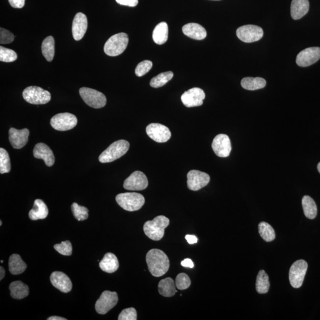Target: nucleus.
I'll return each mask as SVG.
<instances>
[{
    "mask_svg": "<svg viewBox=\"0 0 320 320\" xmlns=\"http://www.w3.org/2000/svg\"><path fill=\"white\" fill-rule=\"evenodd\" d=\"M146 262L148 269L154 276H162L169 269V259L163 251L159 249L154 248L148 251Z\"/></svg>",
    "mask_w": 320,
    "mask_h": 320,
    "instance_id": "obj_1",
    "label": "nucleus"
},
{
    "mask_svg": "<svg viewBox=\"0 0 320 320\" xmlns=\"http://www.w3.org/2000/svg\"><path fill=\"white\" fill-rule=\"evenodd\" d=\"M170 224V220L163 215L156 217L153 221H148L144 225V231L148 238L160 241L164 236L165 229Z\"/></svg>",
    "mask_w": 320,
    "mask_h": 320,
    "instance_id": "obj_2",
    "label": "nucleus"
},
{
    "mask_svg": "<svg viewBox=\"0 0 320 320\" xmlns=\"http://www.w3.org/2000/svg\"><path fill=\"white\" fill-rule=\"evenodd\" d=\"M130 143L125 140H118L114 142L99 157V161L107 163L118 160L128 152Z\"/></svg>",
    "mask_w": 320,
    "mask_h": 320,
    "instance_id": "obj_3",
    "label": "nucleus"
},
{
    "mask_svg": "<svg viewBox=\"0 0 320 320\" xmlns=\"http://www.w3.org/2000/svg\"><path fill=\"white\" fill-rule=\"evenodd\" d=\"M129 38L127 33H119L111 36L104 47V51L108 56H116L121 55L127 48Z\"/></svg>",
    "mask_w": 320,
    "mask_h": 320,
    "instance_id": "obj_4",
    "label": "nucleus"
},
{
    "mask_svg": "<svg viewBox=\"0 0 320 320\" xmlns=\"http://www.w3.org/2000/svg\"><path fill=\"white\" fill-rule=\"evenodd\" d=\"M116 201L123 209L130 212L139 210L145 204L144 197L135 192L120 193L116 196Z\"/></svg>",
    "mask_w": 320,
    "mask_h": 320,
    "instance_id": "obj_5",
    "label": "nucleus"
},
{
    "mask_svg": "<svg viewBox=\"0 0 320 320\" xmlns=\"http://www.w3.org/2000/svg\"><path fill=\"white\" fill-rule=\"evenodd\" d=\"M23 97L28 104L32 105L47 104L51 99L49 91L37 86L26 88L23 92Z\"/></svg>",
    "mask_w": 320,
    "mask_h": 320,
    "instance_id": "obj_6",
    "label": "nucleus"
},
{
    "mask_svg": "<svg viewBox=\"0 0 320 320\" xmlns=\"http://www.w3.org/2000/svg\"><path fill=\"white\" fill-rule=\"evenodd\" d=\"M80 95L88 106L94 108H101L107 105L106 96L100 91L87 87H82L79 90Z\"/></svg>",
    "mask_w": 320,
    "mask_h": 320,
    "instance_id": "obj_7",
    "label": "nucleus"
},
{
    "mask_svg": "<svg viewBox=\"0 0 320 320\" xmlns=\"http://www.w3.org/2000/svg\"><path fill=\"white\" fill-rule=\"evenodd\" d=\"M308 264L304 260H298L291 266L289 273L290 282L294 288L301 287L307 273Z\"/></svg>",
    "mask_w": 320,
    "mask_h": 320,
    "instance_id": "obj_8",
    "label": "nucleus"
},
{
    "mask_svg": "<svg viewBox=\"0 0 320 320\" xmlns=\"http://www.w3.org/2000/svg\"><path fill=\"white\" fill-rule=\"evenodd\" d=\"M77 117L70 113L57 114L51 120V125L53 129L59 131H67L73 129L77 124Z\"/></svg>",
    "mask_w": 320,
    "mask_h": 320,
    "instance_id": "obj_9",
    "label": "nucleus"
},
{
    "mask_svg": "<svg viewBox=\"0 0 320 320\" xmlns=\"http://www.w3.org/2000/svg\"><path fill=\"white\" fill-rule=\"evenodd\" d=\"M236 34L241 41L251 43L261 40L264 36V30L258 26L244 25L237 28Z\"/></svg>",
    "mask_w": 320,
    "mask_h": 320,
    "instance_id": "obj_10",
    "label": "nucleus"
},
{
    "mask_svg": "<svg viewBox=\"0 0 320 320\" xmlns=\"http://www.w3.org/2000/svg\"><path fill=\"white\" fill-rule=\"evenodd\" d=\"M118 302V296L116 292L104 291L96 303L95 308L97 313L100 314L107 313L116 306Z\"/></svg>",
    "mask_w": 320,
    "mask_h": 320,
    "instance_id": "obj_11",
    "label": "nucleus"
},
{
    "mask_svg": "<svg viewBox=\"0 0 320 320\" xmlns=\"http://www.w3.org/2000/svg\"><path fill=\"white\" fill-rule=\"evenodd\" d=\"M187 187L190 190L197 191L209 184L210 176L207 173L199 170H191L187 174Z\"/></svg>",
    "mask_w": 320,
    "mask_h": 320,
    "instance_id": "obj_12",
    "label": "nucleus"
},
{
    "mask_svg": "<svg viewBox=\"0 0 320 320\" xmlns=\"http://www.w3.org/2000/svg\"><path fill=\"white\" fill-rule=\"evenodd\" d=\"M147 176L142 171H136L125 180L124 187L128 190H142L148 187Z\"/></svg>",
    "mask_w": 320,
    "mask_h": 320,
    "instance_id": "obj_13",
    "label": "nucleus"
},
{
    "mask_svg": "<svg viewBox=\"0 0 320 320\" xmlns=\"http://www.w3.org/2000/svg\"><path fill=\"white\" fill-rule=\"evenodd\" d=\"M320 59V48L311 47L302 50L296 56L297 65L301 67H307L315 64Z\"/></svg>",
    "mask_w": 320,
    "mask_h": 320,
    "instance_id": "obj_14",
    "label": "nucleus"
},
{
    "mask_svg": "<svg viewBox=\"0 0 320 320\" xmlns=\"http://www.w3.org/2000/svg\"><path fill=\"white\" fill-rule=\"evenodd\" d=\"M205 98L204 90L200 88H192L182 94L181 100L183 104L187 107H200L203 105Z\"/></svg>",
    "mask_w": 320,
    "mask_h": 320,
    "instance_id": "obj_15",
    "label": "nucleus"
},
{
    "mask_svg": "<svg viewBox=\"0 0 320 320\" xmlns=\"http://www.w3.org/2000/svg\"><path fill=\"white\" fill-rule=\"evenodd\" d=\"M146 132L148 136L157 142H166L171 138V133L167 127L160 124H151L147 126Z\"/></svg>",
    "mask_w": 320,
    "mask_h": 320,
    "instance_id": "obj_16",
    "label": "nucleus"
},
{
    "mask_svg": "<svg viewBox=\"0 0 320 320\" xmlns=\"http://www.w3.org/2000/svg\"><path fill=\"white\" fill-rule=\"evenodd\" d=\"M212 148L217 156L219 157L229 156L232 149L229 137L225 134H219L216 135L213 140Z\"/></svg>",
    "mask_w": 320,
    "mask_h": 320,
    "instance_id": "obj_17",
    "label": "nucleus"
},
{
    "mask_svg": "<svg viewBox=\"0 0 320 320\" xmlns=\"http://www.w3.org/2000/svg\"><path fill=\"white\" fill-rule=\"evenodd\" d=\"M29 131L27 128L18 130L11 128L8 132L9 141L11 146L15 149H21L27 145L28 142Z\"/></svg>",
    "mask_w": 320,
    "mask_h": 320,
    "instance_id": "obj_18",
    "label": "nucleus"
},
{
    "mask_svg": "<svg viewBox=\"0 0 320 320\" xmlns=\"http://www.w3.org/2000/svg\"><path fill=\"white\" fill-rule=\"evenodd\" d=\"M51 284L62 293H68L72 290L73 284L69 277L62 271H54L50 277Z\"/></svg>",
    "mask_w": 320,
    "mask_h": 320,
    "instance_id": "obj_19",
    "label": "nucleus"
},
{
    "mask_svg": "<svg viewBox=\"0 0 320 320\" xmlns=\"http://www.w3.org/2000/svg\"><path fill=\"white\" fill-rule=\"evenodd\" d=\"M88 27V21L86 16L82 13L76 14L73 22V36L76 41H80L83 38Z\"/></svg>",
    "mask_w": 320,
    "mask_h": 320,
    "instance_id": "obj_20",
    "label": "nucleus"
},
{
    "mask_svg": "<svg viewBox=\"0 0 320 320\" xmlns=\"http://www.w3.org/2000/svg\"><path fill=\"white\" fill-rule=\"evenodd\" d=\"M33 156L37 159L44 160L48 167H51L55 163V156L53 151L44 143H38L33 149Z\"/></svg>",
    "mask_w": 320,
    "mask_h": 320,
    "instance_id": "obj_21",
    "label": "nucleus"
},
{
    "mask_svg": "<svg viewBox=\"0 0 320 320\" xmlns=\"http://www.w3.org/2000/svg\"><path fill=\"white\" fill-rule=\"evenodd\" d=\"M182 30L186 36L195 40L204 39L207 35L205 28L195 23L185 25L183 27Z\"/></svg>",
    "mask_w": 320,
    "mask_h": 320,
    "instance_id": "obj_22",
    "label": "nucleus"
},
{
    "mask_svg": "<svg viewBox=\"0 0 320 320\" xmlns=\"http://www.w3.org/2000/svg\"><path fill=\"white\" fill-rule=\"evenodd\" d=\"M310 3L308 0H293L291 5V17L293 20H299L308 12Z\"/></svg>",
    "mask_w": 320,
    "mask_h": 320,
    "instance_id": "obj_23",
    "label": "nucleus"
},
{
    "mask_svg": "<svg viewBox=\"0 0 320 320\" xmlns=\"http://www.w3.org/2000/svg\"><path fill=\"white\" fill-rule=\"evenodd\" d=\"M101 269L108 273H112L118 269L119 264L118 258L115 254L107 253L105 254L104 259L99 263Z\"/></svg>",
    "mask_w": 320,
    "mask_h": 320,
    "instance_id": "obj_24",
    "label": "nucleus"
},
{
    "mask_svg": "<svg viewBox=\"0 0 320 320\" xmlns=\"http://www.w3.org/2000/svg\"><path fill=\"white\" fill-rule=\"evenodd\" d=\"M48 213L49 211L45 203L41 199H36L34 202L33 209L30 211L28 216L31 220L36 221L47 218Z\"/></svg>",
    "mask_w": 320,
    "mask_h": 320,
    "instance_id": "obj_25",
    "label": "nucleus"
},
{
    "mask_svg": "<svg viewBox=\"0 0 320 320\" xmlns=\"http://www.w3.org/2000/svg\"><path fill=\"white\" fill-rule=\"evenodd\" d=\"M9 290L11 296L14 299H24L29 293L28 286L21 281H14L11 283Z\"/></svg>",
    "mask_w": 320,
    "mask_h": 320,
    "instance_id": "obj_26",
    "label": "nucleus"
},
{
    "mask_svg": "<svg viewBox=\"0 0 320 320\" xmlns=\"http://www.w3.org/2000/svg\"><path fill=\"white\" fill-rule=\"evenodd\" d=\"M8 268L12 275H18L24 272L27 269V265L22 261L19 254H13L10 257Z\"/></svg>",
    "mask_w": 320,
    "mask_h": 320,
    "instance_id": "obj_27",
    "label": "nucleus"
},
{
    "mask_svg": "<svg viewBox=\"0 0 320 320\" xmlns=\"http://www.w3.org/2000/svg\"><path fill=\"white\" fill-rule=\"evenodd\" d=\"M168 36V25L165 22L160 23L154 28L153 39L157 45H162L167 42Z\"/></svg>",
    "mask_w": 320,
    "mask_h": 320,
    "instance_id": "obj_28",
    "label": "nucleus"
},
{
    "mask_svg": "<svg viewBox=\"0 0 320 320\" xmlns=\"http://www.w3.org/2000/svg\"><path fill=\"white\" fill-rule=\"evenodd\" d=\"M176 287L175 283L172 278H165L159 282V292L160 295L164 297H171L178 292Z\"/></svg>",
    "mask_w": 320,
    "mask_h": 320,
    "instance_id": "obj_29",
    "label": "nucleus"
},
{
    "mask_svg": "<svg viewBox=\"0 0 320 320\" xmlns=\"http://www.w3.org/2000/svg\"><path fill=\"white\" fill-rule=\"evenodd\" d=\"M241 85L245 90H256L264 88L267 85V81L261 77H245L241 80Z\"/></svg>",
    "mask_w": 320,
    "mask_h": 320,
    "instance_id": "obj_30",
    "label": "nucleus"
},
{
    "mask_svg": "<svg viewBox=\"0 0 320 320\" xmlns=\"http://www.w3.org/2000/svg\"><path fill=\"white\" fill-rule=\"evenodd\" d=\"M303 210L307 218L313 219L317 215L316 202L309 196H304L302 199Z\"/></svg>",
    "mask_w": 320,
    "mask_h": 320,
    "instance_id": "obj_31",
    "label": "nucleus"
},
{
    "mask_svg": "<svg viewBox=\"0 0 320 320\" xmlns=\"http://www.w3.org/2000/svg\"><path fill=\"white\" fill-rule=\"evenodd\" d=\"M42 52L48 61L51 62L55 55V41L52 36L47 37L42 44Z\"/></svg>",
    "mask_w": 320,
    "mask_h": 320,
    "instance_id": "obj_32",
    "label": "nucleus"
},
{
    "mask_svg": "<svg viewBox=\"0 0 320 320\" xmlns=\"http://www.w3.org/2000/svg\"><path fill=\"white\" fill-rule=\"evenodd\" d=\"M256 287L257 292L259 293H267L270 288L269 278L264 270L259 271L257 276Z\"/></svg>",
    "mask_w": 320,
    "mask_h": 320,
    "instance_id": "obj_33",
    "label": "nucleus"
},
{
    "mask_svg": "<svg viewBox=\"0 0 320 320\" xmlns=\"http://www.w3.org/2000/svg\"><path fill=\"white\" fill-rule=\"evenodd\" d=\"M259 233L265 241L270 242L275 239V232L272 227L266 222H261L259 224Z\"/></svg>",
    "mask_w": 320,
    "mask_h": 320,
    "instance_id": "obj_34",
    "label": "nucleus"
},
{
    "mask_svg": "<svg viewBox=\"0 0 320 320\" xmlns=\"http://www.w3.org/2000/svg\"><path fill=\"white\" fill-rule=\"evenodd\" d=\"M173 76L174 74L171 71L160 73L151 80L150 85L153 88L162 87L173 79Z\"/></svg>",
    "mask_w": 320,
    "mask_h": 320,
    "instance_id": "obj_35",
    "label": "nucleus"
},
{
    "mask_svg": "<svg viewBox=\"0 0 320 320\" xmlns=\"http://www.w3.org/2000/svg\"><path fill=\"white\" fill-rule=\"evenodd\" d=\"M11 170V162L9 155L4 148H0V173H9Z\"/></svg>",
    "mask_w": 320,
    "mask_h": 320,
    "instance_id": "obj_36",
    "label": "nucleus"
},
{
    "mask_svg": "<svg viewBox=\"0 0 320 320\" xmlns=\"http://www.w3.org/2000/svg\"><path fill=\"white\" fill-rule=\"evenodd\" d=\"M71 210L73 215L79 221H84L88 218V210L87 208L82 207L77 203H73L71 205Z\"/></svg>",
    "mask_w": 320,
    "mask_h": 320,
    "instance_id": "obj_37",
    "label": "nucleus"
},
{
    "mask_svg": "<svg viewBox=\"0 0 320 320\" xmlns=\"http://www.w3.org/2000/svg\"><path fill=\"white\" fill-rule=\"evenodd\" d=\"M18 58L15 51L3 47H0V61L4 62H12Z\"/></svg>",
    "mask_w": 320,
    "mask_h": 320,
    "instance_id": "obj_38",
    "label": "nucleus"
},
{
    "mask_svg": "<svg viewBox=\"0 0 320 320\" xmlns=\"http://www.w3.org/2000/svg\"><path fill=\"white\" fill-rule=\"evenodd\" d=\"M175 284L176 288H178V290H187L190 286V279L187 274L184 273H180L176 277Z\"/></svg>",
    "mask_w": 320,
    "mask_h": 320,
    "instance_id": "obj_39",
    "label": "nucleus"
},
{
    "mask_svg": "<svg viewBox=\"0 0 320 320\" xmlns=\"http://www.w3.org/2000/svg\"><path fill=\"white\" fill-rule=\"evenodd\" d=\"M153 67V62L149 60H145L139 63L135 69L136 76L142 77L149 72Z\"/></svg>",
    "mask_w": 320,
    "mask_h": 320,
    "instance_id": "obj_40",
    "label": "nucleus"
},
{
    "mask_svg": "<svg viewBox=\"0 0 320 320\" xmlns=\"http://www.w3.org/2000/svg\"><path fill=\"white\" fill-rule=\"evenodd\" d=\"M54 248L62 255L71 256L73 252V247L70 241H62L61 244L54 245Z\"/></svg>",
    "mask_w": 320,
    "mask_h": 320,
    "instance_id": "obj_41",
    "label": "nucleus"
},
{
    "mask_svg": "<svg viewBox=\"0 0 320 320\" xmlns=\"http://www.w3.org/2000/svg\"><path fill=\"white\" fill-rule=\"evenodd\" d=\"M119 320H136V311L134 308H127L120 313L118 317Z\"/></svg>",
    "mask_w": 320,
    "mask_h": 320,
    "instance_id": "obj_42",
    "label": "nucleus"
},
{
    "mask_svg": "<svg viewBox=\"0 0 320 320\" xmlns=\"http://www.w3.org/2000/svg\"><path fill=\"white\" fill-rule=\"evenodd\" d=\"M14 36L10 31L5 29L4 28H0V44H8L13 42Z\"/></svg>",
    "mask_w": 320,
    "mask_h": 320,
    "instance_id": "obj_43",
    "label": "nucleus"
},
{
    "mask_svg": "<svg viewBox=\"0 0 320 320\" xmlns=\"http://www.w3.org/2000/svg\"><path fill=\"white\" fill-rule=\"evenodd\" d=\"M116 1L119 4L131 7H135L138 4V0H116Z\"/></svg>",
    "mask_w": 320,
    "mask_h": 320,
    "instance_id": "obj_44",
    "label": "nucleus"
},
{
    "mask_svg": "<svg viewBox=\"0 0 320 320\" xmlns=\"http://www.w3.org/2000/svg\"><path fill=\"white\" fill-rule=\"evenodd\" d=\"M26 0H8L11 6L13 8H22L24 7Z\"/></svg>",
    "mask_w": 320,
    "mask_h": 320,
    "instance_id": "obj_45",
    "label": "nucleus"
},
{
    "mask_svg": "<svg viewBox=\"0 0 320 320\" xmlns=\"http://www.w3.org/2000/svg\"><path fill=\"white\" fill-rule=\"evenodd\" d=\"M185 239L187 240L188 243L190 244H196L198 242V239L195 236L187 235L186 236Z\"/></svg>",
    "mask_w": 320,
    "mask_h": 320,
    "instance_id": "obj_46",
    "label": "nucleus"
},
{
    "mask_svg": "<svg viewBox=\"0 0 320 320\" xmlns=\"http://www.w3.org/2000/svg\"><path fill=\"white\" fill-rule=\"evenodd\" d=\"M181 265L184 267L193 268L194 264L192 261L190 259H186L181 262Z\"/></svg>",
    "mask_w": 320,
    "mask_h": 320,
    "instance_id": "obj_47",
    "label": "nucleus"
},
{
    "mask_svg": "<svg viewBox=\"0 0 320 320\" xmlns=\"http://www.w3.org/2000/svg\"><path fill=\"white\" fill-rule=\"evenodd\" d=\"M48 320H66V319L65 318H62V317H58V316H52L49 317L47 319Z\"/></svg>",
    "mask_w": 320,
    "mask_h": 320,
    "instance_id": "obj_48",
    "label": "nucleus"
},
{
    "mask_svg": "<svg viewBox=\"0 0 320 320\" xmlns=\"http://www.w3.org/2000/svg\"><path fill=\"white\" fill-rule=\"evenodd\" d=\"M5 276V270L2 267H0V280L4 278Z\"/></svg>",
    "mask_w": 320,
    "mask_h": 320,
    "instance_id": "obj_49",
    "label": "nucleus"
},
{
    "mask_svg": "<svg viewBox=\"0 0 320 320\" xmlns=\"http://www.w3.org/2000/svg\"><path fill=\"white\" fill-rule=\"evenodd\" d=\"M317 169H318L319 172L320 173V162L318 164V165H317Z\"/></svg>",
    "mask_w": 320,
    "mask_h": 320,
    "instance_id": "obj_50",
    "label": "nucleus"
},
{
    "mask_svg": "<svg viewBox=\"0 0 320 320\" xmlns=\"http://www.w3.org/2000/svg\"><path fill=\"white\" fill-rule=\"evenodd\" d=\"M2 225V221H0V226H1Z\"/></svg>",
    "mask_w": 320,
    "mask_h": 320,
    "instance_id": "obj_51",
    "label": "nucleus"
},
{
    "mask_svg": "<svg viewBox=\"0 0 320 320\" xmlns=\"http://www.w3.org/2000/svg\"><path fill=\"white\" fill-rule=\"evenodd\" d=\"M3 262H4L3 261H1V264H2V263H3Z\"/></svg>",
    "mask_w": 320,
    "mask_h": 320,
    "instance_id": "obj_52",
    "label": "nucleus"
}]
</instances>
